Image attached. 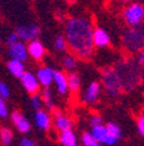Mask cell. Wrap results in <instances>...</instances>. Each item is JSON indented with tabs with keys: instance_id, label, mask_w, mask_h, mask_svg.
I'll list each match as a JSON object with an SVG mask.
<instances>
[{
	"instance_id": "d6a6232c",
	"label": "cell",
	"mask_w": 144,
	"mask_h": 146,
	"mask_svg": "<svg viewBox=\"0 0 144 146\" xmlns=\"http://www.w3.org/2000/svg\"><path fill=\"white\" fill-rule=\"evenodd\" d=\"M136 61H138V64L140 65L141 69L144 70V48L141 50V51L138 52V60H136Z\"/></svg>"
},
{
	"instance_id": "83f0119b",
	"label": "cell",
	"mask_w": 144,
	"mask_h": 146,
	"mask_svg": "<svg viewBox=\"0 0 144 146\" xmlns=\"http://www.w3.org/2000/svg\"><path fill=\"white\" fill-rule=\"evenodd\" d=\"M8 116V107L5 104V100L0 98V119H5Z\"/></svg>"
},
{
	"instance_id": "8d00e7d4",
	"label": "cell",
	"mask_w": 144,
	"mask_h": 146,
	"mask_svg": "<svg viewBox=\"0 0 144 146\" xmlns=\"http://www.w3.org/2000/svg\"><path fill=\"white\" fill-rule=\"evenodd\" d=\"M74 146H79V145H74Z\"/></svg>"
},
{
	"instance_id": "277c9868",
	"label": "cell",
	"mask_w": 144,
	"mask_h": 146,
	"mask_svg": "<svg viewBox=\"0 0 144 146\" xmlns=\"http://www.w3.org/2000/svg\"><path fill=\"white\" fill-rule=\"evenodd\" d=\"M101 82L105 93L109 97H118L122 93V84H121L120 76L114 67H105L101 69Z\"/></svg>"
},
{
	"instance_id": "6da1fadb",
	"label": "cell",
	"mask_w": 144,
	"mask_h": 146,
	"mask_svg": "<svg viewBox=\"0 0 144 146\" xmlns=\"http://www.w3.org/2000/svg\"><path fill=\"white\" fill-rule=\"evenodd\" d=\"M66 40L75 55L82 59H88L93 52V29L87 20L83 18H70L65 26Z\"/></svg>"
},
{
	"instance_id": "cb8c5ba5",
	"label": "cell",
	"mask_w": 144,
	"mask_h": 146,
	"mask_svg": "<svg viewBox=\"0 0 144 146\" xmlns=\"http://www.w3.org/2000/svg\"><path fill=\"white\" fill-rule=\"evenodd\" d=\"M66 47H68V40H66L65 36L62 35L56 36V39H55V48L57 51H65Z\"/></svg>"
},
{
	"instance_id": "8fae6325",
	"label": "cell",
	"mask_w": 144,
	"mask_h": 146,
	"mask_svg": "<svg viewBox=\"0 0 144 146\" xmlns=\"http://www.w3.org/2000/svg\"><path fill=\"white\" fill-rule=\"evenodd\" d=\"M100 90H101V86H100L99 82H92L83 94V102L87 104H92L95 103L96 100L99 99L100 95Z\"/></svg>"
},
{
	"instance_id": "8992f818",
	"label": "cell",
	"mask_w": 144,
	"mask_h": 146,
	"mask_svg": "<svg viewBox=\"0 0 144 146\" xmlns=\"http://www.w3.org/2000/svg\"><path fill=\"white\" fill-rule=\"evenodd\" d=\"M20 39L22 42H31V40L36 39L40 33V29L38 25H27V26H20L17 27V31Z\"/></svg>"
},
{
	"instance_id": "1f68e13d",
	"label": "cell",
	"mask_w": 144,
	"mask_h": 146,
	"mask_svg": "<svg viewBox=\"0 0 144 146\" xmlns=\"http://www.w3.org/2000/svg\"><path fill=\"white\" fill-rule=\"evenodd\" d=\"M18 40H20V36H18L17 33H11L8 36H7V43H8L9 46H11V44H14V43H17Z\"/></svg>"
},
{
	"instance_id": "d6986e66",
	"label": "cell",
	"mask_w": 144,
	"mask_h": 146,
	"mask_svg": "<svg viewBox=\"0 0 144 146\" xmlns=\"http://www.w3.org/2000/svg\"><path fill=\"white\" fill-rule=\"evenodd\" d=\"M92 134L93 137L96 138V141H99V142L104 143L105 140H107V137H108L109 132H108V128L107 125H97V127H92Z\"/></svg>"
},
{
	"instance_id": "5b68a950",
	"label": "cell",
	"mask_w": 144,
	"mask_h": 146,
	"mask_svg": "<svg viewBox=\"0 0 144 146\" xmlns=\"http://www.w3.org/2000/svg\"><path fill=\"white\" fill-rule=\"evenodd\" d=\"M123 20L129 26H136L144 22V4L140 1L129 3L127 7L122 11Z\"/></svg>"
},
{
	"instance_id": "603a6c76",
	"label": "cell",
	"mask_w": 144,
	"mask_h": 146,
	"mask_svg": "<svg viewBox=\"0 0 144 146\" xmlns=\"http://www.w3.org/2000/svg\"><path fill=\"white\" fill-rule=\"evenodd\" d=\"M107 128H108V132L110 136H113L114 138L117 140H121L122 138V132H121V128L118 127L116 123H108L107 124Z\"/></svg>"
},
{
	"instance_id": "d4e9b609",
	"label": "cell",
	"mask_w": 144,
	"mask_h": 146,
	"mask_svg": "<svg viewBox=\"0 0 144 146\" xmlns=\"http://www.w3.org/2000/svg\"><path fill=\"white\" fill-rule=\"evenodd\" d=\"M93 142H96V138L93 137L92 132H84L82 134V143H83V146L90 145V143H93Z\"/></svg>"
},
{
	"instance_id": "e575fe53",
	"label": "cell",
	"mask_w": 144,
	"mask_h": 146,
	"mask_svg": "<svg viewBox=\"0 0 144 146\" xmlns=\"http://www.w3.org/2000/svg\"><path fill=\"white\" fill-rule=\"evenodd\" d=\"M118 1H121V3H135V1H144V0H118Z\"/></svg>"
},
{
	"instance_id": "f1b7e54d",
	"label": "cell",
	"mask_w": 144,
	"mask_h": 146,
	"mask_svg": "<svg viewBox=\"0 0 144 146\" xmlns=\"http://www.w3.org/2000/svg\"><path fill=\"white\" fill-rule=\"evenodd\" d=\"M11 94V91H9L8 86L3 82H0V98H3V99H7Z\"/></svg>"
},
{
	"instance_id": "9c48e42d",
	"label": "cell",
	"mask_w": 144,
	"mask_h": 146,
	"mask_svg": "<svg viewBox=\"0 0 144 146\" xmlns=\"http://www.w3.org/2000/svg\"><path fill=\"white\" fill-rule=\"evenodd\" d=\"M53 82L56 85L57 91L61 95H65L69 91V81H68V76L61 70H55L53 74Z\"/></svg>"
},
{
	"instance_id": "7c38bea8",
	"label": "cell",
	"mask_w": 144,
	"mask_h": 146,
	"mask_svg": "<svg viewBox=\"0 0 144 146\" xmlns=\"http://www.w3.org/2000/svg\"><path fill=\"white\" fill-rule=\"evenodd\" d=\"M53 124L59 132L72 129V127H73L72 120H70L68 116L64 115V113L59 112V111H55V113H53Z\"/></svg>"
},
{
	"instance_id": "30bf717a",
	"label": "cell",
	"mask_w": 144,
	"mask_h": 146,
	"mask_svg": "<svg viewBox=\"0 0 144 146\" xmlns=\"http://www.w3.org/2000/svg\"><path fill=\"white\" fill-rule=\"evenodd\" d=\"M27 54H29V50L25 46L24 42H20L9 46V55L12 56V59H17V60L25 61L27 58Z\"/></svg>"
},
{
	"instance_id": "f546056e",
	"label": "cell",
	"mask_w": 144,
	"mask_h": 146,
	"mask_svg": "<svg viewBox=\"0 0 144 146\" xmlns=\"http://www.w3.org/2000/svg\"><path fill=\"white\" fill-rule=\"evenodd\" d=\"M138 131H139V134L144 137V111L138 117Z\"/></svg>"
},
{
	"instance_id": "ac0fdd59",
	"label": "cell",
	"mask_w": 144,
	"mask_h": 146,
	"mask_svg": "<svg viewBox=\"0 0 144 146\" xmlns=\"http://www.w3.org/2000/svg\"><path fill=\"white\" fill-rule=\"evenodd\" d=\"M59 140L62 143L64 146H74L77 145V136L72 129H68V131L60 132V136H59Z\"/></svg>"
},
{
	"instance_id": "7402d4cb",
	"label": "cell",
	"mask_w": 144,
	"mask_h": 146,
	"mask_svg": "<svg viewBox=\"0 0 144 146\" xmlns=\"http://www.w3.org/2000/svg\"><path fill=\"white\" fill-rule=\"evenodd\" d=\"M40 97H42V99H43V103H44L48 108L49 110L53 108V98H52V91H51V89H49V86L43 89Z\"/></svg>"
},
{
	"instance_id": "5bb4252c",
	"label": "cell",
	"mask_w": 144,
	"mask_h": 146,
	"mask_svg": "<svg viewBox=\"0 0 144 146\" xmlns=\"http://www.w3.org/2000/svg\"><path fill=\"white\" fill-rule=\"evenodd\" d=\"M27 50H29V55H30L33 59H35V60L43 59V56H44V54H45L44 46H43V43L38 39L31 40V42L29 43Z\"/></svg>"
},
{
	"instance_id": "7a4b0ae2",
	"label": "cell",
	"mask_w": 144,
	"mask_h": 146,
	"mask_svg": "<svg viewBox=\"0 0 144 146\" xmlns=\"http://www.w3.org/2000/svg\"><path fill=\"white\" fill-rule=\"evenodd\" d=\"M114 69L117 70L122 84L123 91L135 90L143 82V72L138 61L134 60H121L114 65Z\"/></svg>"
},
{
	"instance_id": "2e32d148",
	"label": "cell",
	"mask_w": 144,
	"mask_h": 146,
	"mask_svg": "<svg viewBox=\"0 0 144 146\" xmlns=\"http://www.w3.org/2000/svg\"><path fill=\"white\" fill-rule=\"evenodd\" d=\"M53 74H55V70L51 69L48 67H44V68H40L36 73V77L39 80L40 85H43L44 88H48L53 82Z\"/></svg>"
},
{
	"instance_id": "44dd1931",
	"label": "cell",
	"mask_w": 144,
	"mask_h": 146,
	"mask_svg": "<svg viewBox=\"0 0 144 146\" xmlns=\"http://www.w3.org/2000/svg\"><path fill=\"white\" fill-rule=\"evenodd\" d=\"M13 140V132L9 129V128H1L0 129V141L4 146L11 145Z\"/></svg>"
},
{
	"instance_id": "4dcf8cb0",
	"label": "cell",
	"mask_w": 144,
	"mask_h": 146,
	"mask_svg": "<svg viewBox=\"0 0 144 146\" xmlns=\"http://www.w3.org/2000/svg\"><path fill=\"white\" fill-rule=\"evenodd\" d=\"M90 124H91V127H97V125H101L103 124L101 116L92 115V116H91V119H90Z\"/></svg>"
},
{
	"instance_id": "ffe728a7",
	"label": "cell",
	"mask_w": 144,
	"mask_h": 146,
	"mask_svg": "<svg viewBox=\"0 0 144 146\" xmlns=\"http://www.w3.org/2000/svg\"><path fill=\"white\" fill-rule=\"evenodd\" d=\"M68 81H69V90L72 93H77L81 88V77L78 73L70 72L68 74Z\"/></svg>"
},
{
	"instance_id": "4316f807",
	"label": "cell",
	"mask_w": 144,
	"mask_h": 146,
	"mask_svg": "<svg viewBox=\"0 0 144 146\" xmlns=\"http://www.w3.org/2000/svg\"><path fill=\"white\" fill-rule=\"evenodd\" d=\"M64 67L68 68V69H73V68L75 67V58L74 56H72V55H69V56H66L65 59H64Z\"/></svg>"
},
{
	"instance_id": "52a82bcc",
	"label": "cell",
	"mask_w": 144,
	"mask_h": 146,
	"mask_svg": "<svg viewBox=\"0 0 144 146\" xmlns=\"http://www.w3.org/2000/svg\"><path fill=\"white\" fill-rule=\"evenodd\" d=\"M21 84L25 88V90L29 94H36L39 91V80L35 74H33L31 72H25V74L21 77Z\"/></svg>"
},
{
	"instance_id": "484cf974",
	"label": "cell",
	"mask_w": 144,
	"mask_h": 146,
	"mask_svg": "<svg viewBox=\"0 0 144 146\" xmlns=\"http://www.w3.org/2000/svg\"><path fill=\"white\" fill-rule=\"evenodd\" d=\"M42 103H43L42 97H39V95H36V94H34L33 97H31V106H33V108H35L36 111L42 108Z\"/></svg>"
},
{
	"instance_id": "4fadbf2b",
	"label": "cell",
	"mask_w": 144,
	"mask_h": 146,
	"mask_svg": "<svg viewBox=\"0 0 144 146\" xmlns=\"http://www.w3.org/2000/svg\"><path fill=\"white\" fill-rule=\"evenodd\" d=\"M35 124L42 131H48L52 125V119L49 116V113L42 108L38 110L35 112Z\"/></svg>"
},
{
	"instance_id": "3957f363",
	"label": "cell",
	"mask_w": 144,
	"mask_h": 146,
	"mask_svg": "<svg viewBox=\"0 0 144 146\" xmlns=\"http://www.w3.org/2000/svg\"><path fill=\"white\" fill-rule=\"evenodd\" d=\"M122 44L130 54H138L144 48V22L129 26L122 34Z\"/></svg>"
},
{
	"instance_id": "836d02e7",
	"label": "cell",
	"mask_w": 144,
	"mask_h": 146,
	"mask_svg": "<svg viewBox=\"0 0 144 146\" xmlns=\"http://www.w3.org/2000/svg\"><path fill=\"white\" fill-rule=\"evenodd\" d=\"M20 146H35V143H34L30 138H22Z\"/></svg>"
},
{
	"instance_id": "ba28073f",
	"label": "cell",
	"mask_w": 144,
	"mask_h": 146,
	"mask_svg": "<svg viewBox=\"0 0 144 146\" xmlns=\"http://www.w3.org/2000/svg\"><path fill=\"white\" fill-rule=\"evenodd\" d=\"M11 119H12V123L14 124V127L17 128L18 132H21V133H27V132L30 131V128H31L30 123H29V120H27L20 111H13Z\"/></svg>"
},
{
	"instance_id": "d590c367",
	"label": "cell",
	"mask_w": 144,
	"mask_h": 146,
	"mask_svg": "<svg viewBox=\"0 0 144 146\" xmlns=\"http://www.w3.org/2000/svg\"><path fill=\"white\" fill-rule=\"evenodd\" d=\"M86 146H103V143H101V142H99V141H96V142L90 143V145H86Z\"/></svg>"
},
{
	"instance_id": "e0dca14e",
	"label": "cell",
	"mask_w": 144,
	"mask_h": 146,
	"mask_svg": "<svg viewBox=\"0 0 144 146\" xmlns=\"http://www.w3.org/2000/svg\"><path fill=\"white\" fill-rule=\"evenodd\" d=\"M8 70L12 73L14 77L21 78L25 74V65L21 60H17V59H12V60L8 61Z\"/></svg>"
},
{
	"instance_id": "9a60e30c",
	"label": "cell",
	"mask_w": 144,
	"mask_h": 146,
	"mask_svg": "<svg viewBox=\"0 0 144 146\" xmlns=\"http://www.w3.org/2000/svg\"><path fill=\"white\" fill-rule=\"evenodd\" d=\"M93 43H95L96 47H107L110 43L109 34L101 27L93 29Z\"/></svg>"
}]
</instances>
